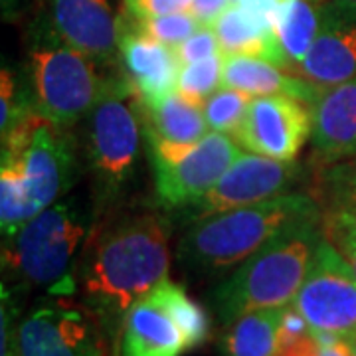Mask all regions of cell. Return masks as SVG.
<instances>
[{"instance_id": "e575fe53", "label": "cell", "mask_w": 356, "mask_h": 356, "mask_svg": "<svg viewBox=\"0 0 356 356\" xmlns=\"http://www.w3.org/2000/svg\"><path fill=\"white\" fill-rule=\"evenodd\" d=\"M321 339V356H355V343L343 339Z\"/></svg>"}, {"instance_id": "e0dca14e", "label": "cell", "mask_w": 356, "mask_h": 356, "mask_svg": "<svg viewBox=\"0 0 356 356\" xmlns=\"http://www.w3.org/2000/svg\"><path fill=\"white\" fill-rule=\"evenodd\" d=\"M188 350L182 329L151 293L129 309L119 331V356H182Z\"/></svg>"}, {"instance_id": "f1b7e54d", "label": "cell", "mask_w": 356, "mask_h": 356, "mask_svg": "<svg viewBox=\"0 0 356 356\" xmlns=\"http://www.w3.org/2000/svg\"><path fill=\"white\" fill-rule=\"evenodd\" d=\"M323 228L325 236L331 240V243L344 255V259L350 264L356 275V226L348 218L337 212L327 210L323 214Z\"/></svg>"}, {"instance_id": "9c48e42d", "label": "cell", "mask_w": 356, "mask_h": 356, "mask_svg": "<svg viewBox=\"0 0 356 356\" xmlns=\"http://www.w3.org/2000/svg\"><path fill=\"white\" fill-rule=\"evenodd\" d=\"M293 307L323 339L356 341V275L325 236Z\"/></svg>"}, {"instance_id": "8992f818", "label": "cell", "mask_w": 356, "mask_h": 356, "mask_svg": "<svg viewBox=\"0 0 356 356\" xmlns=\"http://www.w3.org/2000/svg\"><path fill=\"white\" fill-rule=\"evenodd\" d=\"M81 123L91 200L102 216L123 198L139 165L143 123L139 91L131 79L105 77L102 97Z\"/></svg>"}, {"instance_id": "7402d4cb", "label": "cell", "mask_w": 356, "mask_h": 356, "mask_svg": "<svg viewBox=\"0 0 356 356\" xmlns=\"http://www.w3.org/2000/svg\"><path fill=\"white\" fill-rule=\"evenodd\" d=\"M318 0H287L275 28L293 74L305 60L318 34Z\"/></svg>"}, {"instance_id": "d6986e66", "label": "cell", "mask_w": 356, "mask_h": 356, "mask_svg": "<svg viewBox=\"0 0 356 356\" xmlns=\"http://www.w3.org/2000/svg\"><path fill=\"white\" fill-rule=\"evenodd\" d=\"M224 56H250L261 58L271 64L289 70L287 56L281 48L275 34H269L266 28L255 22L242 8L240 2H232L224 14L212 26ZM291 72V70H289Z\"/></svg>"}, {"instance_id": "6da1fadb", "label": "cell", "mask_w": 356, "mask_h": 356, "mask_svg": "<svg viewBox=\"0 0 356 356\" xmlns=\"http://www.w3.org/2000/svg\"><path fill=\"white\" fill-rule=\"evenodd\" d=\"M170 269V222L154 210L95 222L76 271V293L103 327L119 334L127 311Z\"/></svg>"}, {"instance_id": "7c38bea8", "label": "cell", "mask_w": 356, "mask_h": 356, "mask_svg": "<svg viewBox=\"0 0 356 356\" xmlns=\"http://www.w3.org/2000/svg\"><path fill=\"white\" fill-rule=\"evenodd\" d=\"M234 139L248 153L295 161L311 139V107L287 95L252 97Z\"/></svg>"}, {"instance_id": "3957f363", "label": "cell", "mask_w": 356, "mask_h": 356, "mask_svg": "<svg viewBox=\"0 0 356 356\" xmlns=\"http://www.w3.org/2000/svg\"><path fill=\"white\" fill-rule=\"evenodd\" d=\"M323 216L315 198L287 192L264 202L192 222L177 257L196 275H222L243 264L280 234Z\"/></svg>"}, {"instance_id": "7a4b0ae2", "label": "cell", "mask_w": 356, "mask_h": 356, "mask_svg": "<svg viewBox=\"0 0 356 356\" xmlns=\"http://www.w3.org/2000/svg\"><path fill=\"white\" fill-rule=\"evenodd\" d=\"M79 175L77 143L38 111H26L2 135L0 229L13 236L28 220L70 194Z\"/></svg>"}, {"instance_id": "277c9868", "label": "cell", "mask_w": 356, "mask_h": 356, "mask_svg": "<svg viewBox=\"0 0 356 356\" xmlns=\"http://www.w3.org/2000/svg\"><path fill=\"white\" fill-rule=\"evenodd\" d=\"M93 200L67 194L28 220L13 236H4L2 269L26 287L50 295H74L81 252L97 222Z\"/></svg>"}, {"instance_id": "836d02e7", "label": "cell", "mask_w": 356, "mask_h": 356, "mask_svg": "<svg viewBox=\"0 0 356 356\" xmlns=\"http://www.w3.org/2000/svg\"><path fill=\"white\" fill-rule=\"evenodd\" d=\"M275 356H321V339L315 332H311L293 343L281 344Z\"/></svg>"}, {"instance_id": "83f0119b", "label": "cell", "mask_w": 356, "mask_h": 356, "mask_svg": "<svg viewBox=\"0 0 356 356\" xmlns=\"http://www.w3.org/2000/svg\"><path fill=\"white\" fill-rule=\"evenodd\" d=\"M34 109L32 99L24 97V91H18V81L13 70L2 67L0 76V135L8 133L16 125V121Z\"/></svg>"}, {"instance_id": "484cf974", "label": "cell", "mask_w": 356, "mask_h": 356, "mask_svg": "<svg viewBox=\"0 0 356 356\" xmlns=\"http://www.w3.org/2000/svg\"><path fill=\"white\" fill-rule=\"evenodd\" d=\"M129 20L137 26L140 32L149 34L151 38L159 40L166 46H170V48H177L178 44H182L184 40L191 38L192 34L202 26L191 10L165 14V16L147 18V20H133V18H129Z\"/></svg>"}, {"instance_id": "1f68e13d", "label": "cell", "mask_w": 356, "mask_h": 356, "mask_svg": "<svg viewBox=\"0 0 356 356\" xmlns=\"http://www.w3.org/2000/svg\"><path fill=\"white\" fill-rule=\"evenodd\" d=\"M236 2H240L243 10L250 14L261 28H266L269 34H275L281 10L287 4V0H236Z\"/></svg>"}, {"instance_id": "8fae6325", "label": "cell", "mask_w": 356, "mask_h": 356, "mask_svg": "<svg viewBox=\"0 0 356 356\" xmlns=\"http://www.w3.org/2000/svg\"><path fill=\"white\" fill-rule=\"evenodd\" d=\"M301 168L295 161H277L264 154L242 153L200 200L186 206L192 222L228 210L252 206L291 192Z\"/></svg>"}, {"instance_id": "9a60e30c", "label": "cell", "mask_w": 356, "mask_h": 356, "mask_svg": "<svg viewBox=\"0 0 356 356\" xmlns=\"http://www.w3.org/2000/svg\"><path fill=\"white\" fill-rule=\"evenodd\" d=\"M119 60L143 102L177 91L180 64L170 46L140 32L127 16H119Z\"/></svg>"}, {"instance_id": "52a82bcc", "label": "cell", "mask_w": 356, "mask_h": 356, "mask_svg": "<svg viewBox=\"0 0 356 356\" xmlns=\"http://www.w3.org/2000/svg\"><path fill=\"white\" fill-rule=\"evenodd\" d=\"M26 51L28 97L34 111L60 127L81 123L105 88L99 64L60 36L46 8L28 24Z\"/></svg>"}, {"instance_id": "d590c367", "label": "cell", "mask_w": 356, "mask_h": 356, "mask_svg": "<svg viewBox=\"0 0 356 356\" xmlns=\"http://www.w3.org/2000/svg\"><path fill=\"white\" fill-rule=\"evenodd\" d=\"M0 6H2V16H4V20L13 22L14 18H18V16L22 14L24 0H0Z\"/></svg>"}, {"instance_id": "8d00e7d4", "label": "cell", "mask_w": 356, "mask_h": 356, "mask_svg": "<svg viewBox=\"0 0 356 356\" xmlns=\"http://www.w3.org/2000/svg\"><path fill=\"white\" fill-rule=\"evenodd\" d=\"M339 165L343 166V168H346L348 172L356 175V153L353 154V156H348V159H344V163H341V161H339Z\"/></svg>"}, {"instance_id": "603a6c76", "label": "cell", "mask_w": 356, "mask_h": 356, "mask_svg": "<svg viewBox=\"0 0 356 356\" xmlns=\"http://www.w3.org/2000/svg\"><path fill=\"white\" fill-rule=\"evenodd\" d=\"M154 299L165 307L166 311L172 315V318L182 329L188 348H198L210 339V318L202 307L198 305L182 285H178L168 277L163 280L153 291Z\"/></svg>"}, {"instance_id": "74e56055", "label": "cell", "mask_w": 356, "mask_h": 356, "mask_svg": "<svg viewBox=\"0 0 356 356\" xmlns=\"http://www.w3.org/2000/svg\"><path fill=\"white\" fill-rule=\"evenodd\" d=\"M346 2H353V4H356V0H346Z\"/></svg>"}, {"instance_id": "cb8c5ba5", "label": "cell", "mask_w": 356, "mask_h": 356, "mask_svg": "<svg viewBox=\"0 0 356 356\" xmlns=\"http://www.w3.org/2000/svg\"><path fill=\"white\" fill-rule=\"evenodd\" d=\"M220 88H224V54L182 65L178 70L177 91L192 103L204 105Z\"/></svg>"}, {"instance_id": "5bb4252c", "label": "cell", "mask_w": 356, "mask_h": 356, "mask_svg": "<svg viewBox=\"0 0 356 356\" xmlns=\"http://www.w3.org/2000/svg\"><path fill=\"white\" fill-rule=\"evenodd\" d=\"M60 36L99 65L119 62V16L111 0H44Z\"/></svg>"}, {"instance_id": "4dcf8cb0", "label": "cell", "mask_w": 356, "mask_h": 356, "mask_svg": "<svg viewBox=\"0 0 356 356\" xmlns=\"http://www.w3.org/2000/svg\"><path fill=\"white\" fill-rule=\"evenodd\" d=\"M192 0H123V14L133 20H147L165 14L191 10Z\"/></svg>"}, {"instance_id": "d6a6232c", "label": "cell", "mask_w": 356, "mask_h": 356, "mask_svg": "<svg viewBox=\"0 0 356 356\" xmlns=\"http://www.w3.org/2000/svg\"><path fill=\"white\" fill-rule=\"evenodd\" d=\"M232 2L236 0H192L191 13L202 26H214Z\"/></svg>"}, {"instance_id": "ac0fdd59", "label": "cell", "mask_w": 356, "mask_h": 356, "mask_svg": "<svg viewBox=\"0 0 356 356\" xmlns=\"http://www.w3.org/2000/svg\"><path fill=\"white\" fill-rule=\"evenodd\" d=\"M224 86L243 91L252 97L287 95L307 103L309 107L317 102L321 93V89L305 77L250 56H224Z\"/></svg>"}, {"instance_id": "f546056e", "label": "cell", "mask_w": 356, "mask_h": 356, "mask_svg": "<svg viewBox=\"0 0 356 356\" xmlns=\"http://www.w3.org/2000/svg\"><path fill=\"white\" fill-rule=\"evenodd\" d=\"M177 54V60L180 67L188 64L202 62L206 58H212L222 54L220 42H218L216 32L212 26H200L191 38H186L182 44H178L177 48H172Z\"/></svg>"}, {"instance_id": "2e32d148", "label": "cell", "mask_w": 356, "mask_h": 356, "mask_svg": "<svg viewBox=\"0 0 356 356\" xmlns=\"http://www.w3.org/2000/svg\"><path fill=\"white\" fill-rule=\"evenodd\" d=\"M311 145L329 163L356 153V77L321 89L311 105Z\"/></svg>"}, {"instance_id": "ba28073f", "label": "cell", "mask_w": 356, "mask_h": 356, "mask_svg": "<svg viewBox=\"0 0 356 356\" xmlns=\"http://www.w3.org/2000/svg\"><path fill=\"white\" fill-rule=\"evenodd\" d=\"M154 191L166 208H186L200 200L242 154L234 137L210 131L196 143H172L143 129Z\"/></svg>"}, {"instance_id": "ffe728a7", "label": "cell", "mask_w": 356, "mask_h": 356, "mask_svg": "<svg viewBox=\"0 0 356 356\" xmlns=\"http://www.w3.org/2000/svg\"><path fill=\"white\" fill-rule=\"evenodd\" d=\"M139 113L145 131L172 143H196L210 133L202 105L192 103L178 91L153 102H143L139 95Z\"/></svg>"}, {"instance_id": "4fadbf2b", "label": "cell", "mask_w": 356, "mask_h": 356, "mask_svg": "<svg viewBox=\"0 0 356 356\" xmlns=\"http://www.w3.org/2000/svg\"><path fill=\"white\" fill-rule=\"evenodd\" d=\"M318 18L317 40L295 74L325 89L356 77V4L318 0Z\"/></svg>"}, {"instance_id": "f35d334b", "label": "cell", "mask_w": 356, "mask_h": 356, "mask_svg": "<svg viewBox=\"0 0 356 356\" xmlns=\"http://www.w3.org/2000/svg\"><path fill=\"white\" fill-rule=\"evenodd\" d=\"M355 356H356V341H355Z\"/></svg>"}, {"instance_id": "4316f807", "label": "cell", "mask_w": 356, "mask_h": 356, "mask_svg": "<svg viewBox=\"0 0 356 356\" xmlns=\"http://www.w3.org/2000/svg\"><path fill=\"white\" fill-rule=\"evenodd\" d=\"M329 210H337L356 226V175L337 165L325 175Z\"/></svg>"}, {"instance_id": "44dd1931", "label": "cell", "mask_w": 356, "mask_h": 356, "mask_svg": "<svg viewBox=\"0 0 356 356\" xmlns=\"http://www.w3.org/2000/svg\"><path fill=\"white\" fill-rule=\"evenodd\" d=\"M281 309H257L250 311L226 325L222 334L224 356H275L280 350Z\"/></svg>"}, {"instance_id": "d4e9b609", "label": "cell", "mask_w": 356, "mask_h": 356, "mask_svg": "<svg viewBox=\"0 0 356 356\" xmlns=\"http://www.w3.org/2000/svg\"><path fill=\"white\" fill-rule=\"evenodd\" d=\"M250 103H252V95L243 91L226 88V86L218 89L202 105L210 131L234 137L245 119Z\"/></svg>"}, {"instance_id": "5b68a950", "label": "cell", "mask_w": 356, "mask_h": 356, "mask_svg": "<svg viewBox=\"0 0 356 356\" xmlns=\"http://www.w3.org/2000/svg\"><path fill=\"white\" fill-rule=\"evenodd\" d=\"M323 238L321 216L283 232L250 255L214 289L218 321L226 327L250 311L293 305Z\"/></svg>"}, {"instance_id": "30bf717a", "label": "cell", "mask_w": 356, "mask_h": 356, "mask_svg": "<svg viewBox=\"0 0 356 356\" xmlns=\"http://www.w3.org/2000/svg\"><path fill=\"white\" fill-rule=\"evenodd\" d=\"M105 331L89 307L56 295L20 318L14 356H109Z\"/></svg>"}]
</instances>
